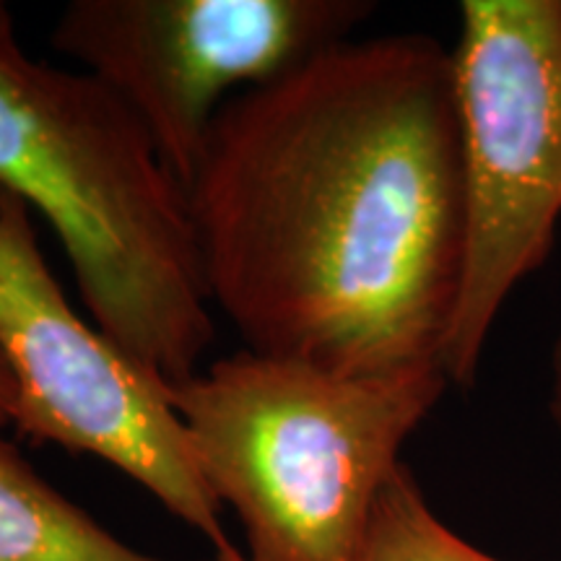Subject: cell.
Returning a JSON list of instances; mask_svg holds the SVG:
<instances>
[{"instance_id": "obj_3", "label": "cell", "mask_w": 561, "mask_h": 561, "mask_svg": "<svg viewBox=\"0 0 561 561\" xmlns=\"http://www.w3.org/2000/svg\"><path fill=\"white\" fill-rule=\"evenodd\" d=\"M445 369L348 377L244 348L170 390L203 479L248 561H356L398 455Z\"/></svg>"}, {"instance_id": "obj_5", "label": "cell", "mask_w": 561, "mask_h": 561, "mask_svg": "<svg viewBox=\"0 0 561 561\" xmlns=\"http://www.w3.org/2000/svg\"><path fill=\"white\" fill-rule=\"evenodd\" d=\"M0 354L19 388L13 426L107 460L198 530L216 561H248L221 523L170 388L83 322L47 268L30 206L0 187Z\"/></svg>"}, {"instance_id": "obj_1", "label": "cell", "mask_w": 561, "mask_h": 561, "mask_svg": "<svg viewBox=\"0 0 561 561\" xmlns=\"http://www.w3.org/2000/svg\"><path fill=\"white\" fill-rule=\"evenodd\" d=\"M210 305L250 351L442 369L466 261L453 53L339 42L224 104L187 187Z\"/></svg>"}, {"instance_id": "obj_10", "label": "cell", "mask_w": 561, "mask_h": 561, "mask_svg": "<svg viewBox=\"0 0 561 561\" xmlns=\"http://www.w3.org/2000/svg\"><path fill=\"white\" fill-rule=\"evenodd\" d=\"M551 416L561 432V339L553 346L551 356Z\"/></svg>"}, {"instance_id": "obj_6", "label": "cell", "mask_w": 561, "mask_h": 561, "mask_svg": "<svg viewBox=\"0 0 561 561\" xmlns=\"http://www.w3.org/2000/svg\"><path fill=\"white\" fill-rule=\"evenodd\" d=\"M369 9L356 0H73L53 45L128 104L187 191L224 104L346 42Z\"/></svg>"}, {"instance_id": "obj_4", "label": "cell", "mask_w": 561, "mask_h": 561, "mask_svg": "<svg viewBox=\"0 0 561 561\" xmlns=\"http://www.w3.org/2000/svg\"><path fill=\"white\" fill-rule=\"evenodd\" d=\"M453 53L466 261L442 369L468 388L517 284L561 219V3L466 0Z\"/></svg>"}, {"instance_id": "obj_8", "label": "cell", "mask_w": 561, "mask_h": 561, "mask_svg": "<svg viewBox=\"0 0 561 561\" xmlns=\"http://www.w3.org/2000/svg\"><path fill=\"white\" fill-rule=\"evenodd\" d=\"M356 561H500L447 528L434 515L409 468L385 483Z\"/></svg>"}, {"instance_id": "obj_9", "label": "cell", "mask_w": 561, "mask_h": 561, "mask_svg": "<svg viewBox=\"0 0 561 561\" xmlns=\"http://www.w3.org/2000/svg\"><path fill=\"white\" fill-rule=\"evenodd\" d=\"M19 413V388L13 380L9 364H5L3 354H0V426H9L16 421Z\"/></svg>"}, {"instance_id": "obj_2", "label": "cell", "mask_w": 561, "mask_h": 561, "mask_svg": "<svg viewBox=\"0 0 561 561\" xmlns=\"http://www.w3.org/2000/svg\"><path fill=\"white\" fill-rule=\"evenodd\" d=\"M0 187L50 224L125 356L170 390L198 375L216 325L187 191L115 91L24 53L3 3Z\"/></svg>"}, {"instance_id": "obj_7", "label": "cell", "mask_w": 561, "mask_h": 561, "mask_svg": "<svg viewBox=\"0 0 561 561\" xmlns=\"http://www.w3.org/2000/svg\"><path fill=\"white\" fill-rule=\"evenodd\" d=\"M0 561H159L123 541L0 437Z\"/></svg>"}]
</instances>
